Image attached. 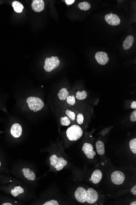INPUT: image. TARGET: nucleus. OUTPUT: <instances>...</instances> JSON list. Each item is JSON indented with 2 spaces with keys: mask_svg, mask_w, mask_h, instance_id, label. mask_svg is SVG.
Instances as JSON below:
<instances>
[{
  "mask_svg": "<svg viewBox=\"0 0 136 205\" xmlns=\"http://www.w3.org/2000/svg\"><path fill=\"white\" fill-rule=\"evenodd\" d=\"M18 176L21 182L32 189L38 185V178L37 177L36 168L28 162H23L18 171Z\"/></svg>",
  "mask_w": 136,
  "mask_h": 205,
  "instance_id": "nucleus-1",
  "label": "nucleus"
},
{
  "mask_svg": "<svg viewBox=\"0 0 136 205\" xmlns=\"http://www.w3.org/2000/svg\"><path fill=\"white\" fill-rule=\"evenodd\" d=\"M74 196L76 200L81 204H93L97 202L99 199L98 192L92 188L86 189L79 186L75 190Z\"/></svg>",
  "mask_w": 136,
  "mask_h": 205,
  "instance_id": "nucleus-2",
  "label": "nucleus"
},
{
  "mask_svg": "<svg viewBox=\"0 0 136 205\" xmlns=\"http://www.w3.org/2000/svg\"><path fill=\"white\" fill-rule=\"evenodd\" d=\"M48 163L50 170L57 172L62 170L68 166V162L62 155L53 153L49 156Z\"/></svg>",
  "mask_w": 136,
  "mask_h": 205,
  "instance_id": "nucleus-3",
  "label": "nucleus"
},
{
  "mask_svg": "<svg viewBox=\"0 0 136 205\" xmlns=\"http://www.w3.org/2000/svg\"><path fill=\"white\" fill-rule=\"evenodd\" d=\"M66 136L68 140L76 141L79 140L83 135V131L79 125H72L66 131Z\"/></svg>",
  "mask_w": 136,
  "mask_h": 205,
  "instance_id": "nucleus-4",
  "label": "nucleus"
},
{
  "mask_svg": "<svg viewBox=\"0 0 136 205\" xmlns=\"http://www.w3.org/2000/svg\"><path fill=\"white\" fill-rule=\"evenodd\" d=\"M28 107L31 111L37 112L43 109L44 106V102L40 98L31 96L26 100Z\"/></svg>",
  "mask_w": 136,
  "mask_h": 205,
  "instance_id": "nucleus-5",
  "label": "nucleus"
},
{
  "mask_svg": "<svg viewBox=\"0 0 136 205\" xmlns=\"http://www.w3.org/2000/svg\"><path fill=\"white\" fill-rule=\"evenodd\" d=\"M45 63L44 69L46 71L50 72L59 66L60 61L57 56H52L50 58H46Z\"/></svg>",
  "mask_w": 136,
  "mask_h": 205,
  "instance_id": "nucleus-6",
  "label": "nucleus"
},
{
  "mask_svg": "<svg viewBox=\"0 0 136 205\" xmlns=\"http://www.w3.org/2000/svg\"><path fill=\"white\" fill-rule=\"evenodd\" d=\"M111 179L113 183L120 185L123 183L125 180V176L123 172L120 171H116L111 175Z\"/></svg>",
  "mask_w": 136,
  "mask_h": 205,
  "instance_id": "nucleus-7",
  "label": "nucleus"
},
{
  "mask_svg": "<svg viewBox=\"0 0 136 205\" xmlns=\"http://www.w3.org/2000/svg\"><path fill=\"white\" fill-rule=\"evenodd\" d=\"M82 151L88 159H93L96 155V152L93 150V146L90 143H84L82 147Z\"/></svg>",
  "mask_w": 136,
  "mask_h": 205,
  "instance_id": "nucleus-8",
  "label": "nucleus"
},
{
  "mask_svg": "<svg viewBox=\"0 0 136 205\" xmlns=\"http://www.w3.org/2000/svg\"><path fill=\"white\" fill-rule=\"evenodd\" d=\"M105 20L109 25L112 26H116L121 23V20L117 15L113 14H107L105 17Z\"/></svg>",
  "mask_w": 136,
  "mask_h": 205,
  "instance_id": "nucleus-9",
  "label": "nucleus"
},
{
  "mask_svg": "<svg viewBox=\"0 0 136 205\" xmlns=\"http://www.w3.org/2000/svg\"><path fill=\"white\" fill-rule=\"evenodd\" d=\"M95 58L97 62L101 65H106L109 60L107 53L102 51L97 52L95 54Z\"/></svg>",
  "mask_w": 136,
  "mask_h": 205,
  "instance_id": "nucleus-10",
  "label": "nucleus"
},
{
  "mask_svg": "<svg viewBox=\"0 0 136 205\" xmlns=\"http://www.w3.org/2000/svg\"><path fill=\"white\" fill-rule=\"evenodd\" d=\"M10 133L14 138H19L21 136L23 133L22 126L19 123H14L11 127Z\"/></svg>",
  "mask_w": 136,
  "mask_h": 205,
  "instance_id": "nucleus-11",
  "label": "nucleus"
},
{
  "mask_svg": "<svg viewBox=\"0 0 136 205\" xmlns=\"http://www.w3.org/2000/svg\"><path fill=\"white\" fill-rule=\"evenodd\" d=\"M45 6L43 0H33L32 4V9L36 13H40L43 11Z\"/></svg>",
  "mask_w": 136,
  "mask_h": 205,
  "instance_id": "nucleus-12",
  "label": "nucleus"
},
{
  "mask_svg": "<svg viewBox=\"0 0 136 205\" xmlns=\"http://www.w3.org/2000/svg\"><path fill=\"white\" fill-rule=\"evenodd\" d=\"M102 173L101 171L99 169H96L92 174L90 181L95 184H98L102 179Z\"/></svg>",
  "mask_w": 136,
  "mask_h": 205,
  "instance_id": "nucleus-13",
  "label": "nucleus"
},
{
  "mask_svg": "<svg viewBox=\"0 0 136 205\" xmlns=\"http://www.w3.org/2000/svg\"><path fill=\"white\" fill-rule=\"evenodd\" d=\"M134 41V37L132 35H128L124 41L123 46L125 50H128L132 47Z\"/></svg>",
  "mask_w": 136,
  "mask_h": 205,
  "instance_id": "nucleus-14",
  "label": "nucleus"
},
{
  "mask_svg": "<svg viewBox=\"0 0 136 205\" xmlns=\"http://www.w3.org/2000/svg\"><path fill=\"white\" fill-rule=\"evenodd\" d=\"M97 152L99 155H103L105 153V146L102 141L99 140L96 143Z\"/></svg>",
  "mask_w": 136,
  "mask_h": 205,
  "instance_id": "nucleus-15",
  "label": "nucleus"
},
{
  "mask_svg": "<svg viewBox=\"0 0 136 205\" xmlns=\"http://www.w3.org/2000/svg\"><path fill=\"white\" fill-rule=\"evenodd\" d=\"M12 6L14 8V10L16 13H21L24 9L23 5L18 1H13L12 3Z\"/></svg>",
  "mask_w": 136,
  "mask_h": 205,
  "instance_id": "nucleus-16",
  "label": "nucleus"
},
{
  "mask_svg": "<svg viewBox=\"0 0 136 205\" xmlns=\"http://www.w3.org/2000/svg\"><path fill=\"white\" fill-rule=\"evenodd\" d=\"M69 92L67 91L65 88H63L60 90V92L58 93V97L61 100H66L69 95Z\"/></svg>",
  "mask_w": 136,
  "mask_h": 205,
  "instance_id": "nucleus-17",
  "label": "nucleus"
},
{
  "mask_svg": "<svg viewBox=\"0 0 136 205\" xmlns=\"http://www.w3.org/2000/svg\"><path fill=\"white\" fill-rule=\"evenodd\" d=\"M78 7L81 10L87 11L91 8V6L87 2H82L78 4Z\"/></svg>",
  "mask_w": 136,
  "mask_h": 205,
  "instance_id": "nucleus-18",
  "label": "nucleus"
},
{
  "mask_svg": "<svg viewBox=\"0 0 136 205\" xmlns=\"http://www.w3.org/2000/svg\"><path fill=\"white\" fill-rule=\"evenodd\" d=\"M76 98L79 100H83L87 98V93L86 91L84 90L81 92L78 91L76 94Z\"/></svg>",
  "mask_w": 136,
  "mask_h": 205,
  "instance_id": "nucleus-19",
  "label": "nucleus"
},
{
  "mask_svg": "<svg viewBox=\"0 0 136 205\" xmlns=\"http://www.w3.org/2000/svg\"><path fill=\"white\" fill-rule=\"evenodd\" d=\"M60 124L62 126H69L70 124V121L67 116L62 117L60 119Z\"/></svg>",
  "mask_w": 136,
  "mask_h": 205,
  "instance_id": "nucleus-20",
  "label": "nucleus"
},
{
  "mask_svg": "<svg viewBox=\"0 0 136 205\" xmlns=\"http://www.w3.org/2000/svg\"><path fill=\"white\" fill-rule=\"evenodd\" d=\"M130 149L134 154H136V138L132 139L129 143Z\"/></svg>",
  "mask_w": 136,
  "mask_h": 205,
  "instance_id": "nucleus-21",
  "label": "nucleus"
},
{
  "mask_svg": "<svg viewBox=\"0 0 136 205\" xmlns=\"http://www.w3.org/2000/svg\"><path fill=\"white\" fill-rule=\"evenodd\" d=\"M65 114H66L67 116H68L69 119L71 120V121H75V117H76L75 113L70 110L67 109L65 111Z\"/></svg>",
  "mask_w": 136,
  "mask_h": 205,
  "instance_id": "nucleus-22",
  "label": "nucleus"
},
{
  "mask_svg": "<svg viewBox=\"0 0 136 205\" xmlns=\"http://www.w3.org/2000/svg\"><path fill=\"white\" fill-rule=\"evenodd\" d=\"M66 100L67 103L70 105H74L75 104V98L74 96H68Z\"/></svg>",
  "mask_w": 136,
  "mask_h": 205,
  "instance_id": "nucleus-23",
  "label": "nucleus"
},
{
  "mask_svg": "<svg viewBox=\"0 0 136 205\" xmlns=\"http://www.w3.org/2000/svg\"><path fill=\"white\" fill-rule=\"evenodd\" d=\"M84 117L83 115L82 114L79 113L77 116V123L79 125H81L84 123Z\"/></svg>",
  "mask_w": 136,
  "mask_h": 205,
  "instance_id": "nucleus-24",
  "label": "nucleus"
},
{
  "mask_svg": "<svg viewBox=\"0 0 136 205\" xmlns=\"http://www.w3.org/2000/svg\"><path fill=\"white\" fill-rule=\"evenodd\" d=\"M130 119L132 122H136V110L135 109L133 112L131 114Z\"/></svg>",
  "mask_w": 136,
  "mask_h": 205,
  "instance_id": "nucleus-25",
  "label": "nucleus"
},
{
  "mask_svg": "<svg viewBox=\"0 0 136 205\" xmlns=\"http://www.w3.org/2000/svg\"><path fill=\"white\" fill-rule=\"evenodd\" d=\"M65 1L67 5H71L75 2V0H66Z\"/></svg>",
  "mask_w": 136,
  "mask_h": 205,
  "instance_id": "nucleus-26",
  "label": "nucleus"
},
{
  "mask_svg": "<svg viewBox=\"0 0 136 205\" xmlns=\"http://www.w3.org/2000/svg\"><path fill=\"white\" fill-rule=\"evenodd\" d=\"M131 192L133 195H136V185H135L131 189Z\"/></svg>",
  "mask_w": 136,
  "mask_h": 205,
  "instance_id": "nucleus-27",
  "label": "nucleus"
},
{
  "mask_svg": "<svg viewBox=\"0 0 136 205\" xmlns=\"http://www.w3.org/2000/svg\"><path fill=\"white\" fill-rule=\"evenodd\" d=\"M131 108L133 109H136V102L135 101L132 103L131 105Z\"/></svg>",
  "mask_w": 136,
  "mask_h": 205,
  "instance_id": "nucleus-28",
  "label": "nucleus"
},
{
  "mask_svg": "<svg viewBox=\"0 0 136 205\" xmlns=\"http://www.w3.org/2000/svg\"><path fill=\"white\" fill-rule=\"evenodd\" d=\"M130 205H136V201H134V202H133L131 203Z\"/></svg>",
  "mask_w": 136,
  "mask_h": 205,
  "instance_id": "nucleus-29",
  "label": "nucleus"
},
{
  "mask_svg": "<svg viewBox=\"0 0 136 205\" xmlns=\"http://www.w3.org/2000/svg\"><path fill=\"white\" fill-rule=\"evenodd\" d=\"M1 162L0 161V167H1Z\"/></svg>",
  "mask_w": 136,
  "mask_h": 205,
  "instance_id": "nucleus-30",
  "label": "nucleus"
}]
</instances>
